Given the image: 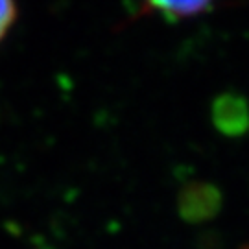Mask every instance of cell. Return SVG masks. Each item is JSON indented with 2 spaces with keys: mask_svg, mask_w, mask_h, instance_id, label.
I'll use <instances>...</instances> for the list:
<instances>
[{
  "mask_svg": "<svg viewBox=\"0 0 249 249\" xmlns=\"http://www.w3.org/2000/svg\"><path fill=\"white\" fill-rule=\"evenodd\" d=\"M148 6L170 17H192L201 13L211 0H146Z\"/></svg>",
  "mask_w": 249,
  "mask_h": 249,
  "instance_id": "1",
  "label": "cell"
},
{
  "mask_svg": "<svg viewBox=\"0 0 249 249\" xmlns=\"http://www.w3.org/2000/svg\"><path fill=\"white\" fill-rule=\"evenodd\" d=\"M17 17V6L15 0H0V41L9 32L11 24Z\"/></svg>",
  "mask_w": 249,
  "mask_h": 249,
  "instance_id": "2",
  "label": "cell"
},
{
  "mask_svg": "<svg viewBox=\"0 0 249 249\" xmlns=\"http://www.w3.org/2000/svg\"><path fill=\"white\" fill-rule=\"evenodd\" d=\"M244 249H249V246H248V248H244Z\"/></svg>",
  "mask_w": 249,
  "mask_h": 249,
  "instance_id": "3",
  "label": "cell"
}]
</instances>
